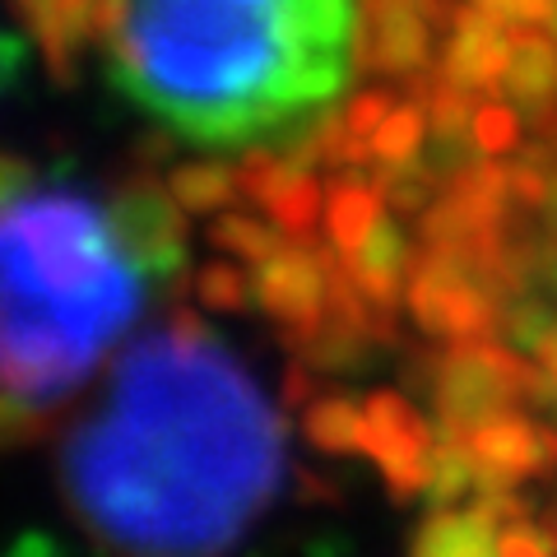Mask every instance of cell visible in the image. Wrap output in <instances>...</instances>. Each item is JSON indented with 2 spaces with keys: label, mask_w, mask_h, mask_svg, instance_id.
<instances>
[{
  "label": "cell",
  "mask_w": 557,
  "mask_h": 557,
  "mask_svg": "<svg viewBox=\"0 0 557 557\" xmlns=\"http://www.w3.org/2000/svg\"><path fill=\"white\" fill-rule=\"evenodd\" d=\"M65 497L116 557H223L284 479V423L196 317L145 335L70 432Z\"/></svg>",
  "instance_id": "obj_1"
},
{
  "label": "cell",
  "mask_w": 557,
  "mask_h": 557,
  "mask_svg": "<svg viewBox=\"0 0 557 557\" xmlns=\"http://www.w3.org/2000/svg\"><path fill=\"white\" fill-rule=\"evenodd\" d=\"M182 265L168 186L102 190L0 159V446L75 395Z\"/></svg>",
  "instance_id": "obj_2"
},
{
  "label": "cell",
  "mask_w": 557,
  "mask_h": 557,
  "mask_svg": "<svg viewBox=\"0 0 557 557\" xmlns=\"http://www.w3.org/2000/svg\"><path fill=\"white\" fill-rule=\"evenodd\" d=\"M358 0H102L94 47L135 112L237 153L311 131L348 89Z\"/></svg>",
  "instance_id": "obj_3"
},
{
  "label": "cell",
  "mask_w": 557,
  "mask_h": 557,
  "mask_svg": "<svg viewBox=\"0 0 557 557\" xmlns=\"http://www.w3.org/2000/svg\"><path fill=\"white\" fill-rule=\"evenodd\" d=\"M534 372L520 368V358L493 344H460L437 368V413L446 437H465L502 413H516L520 399H530Z\"/></svg>",
  "instance_id": "obj_4"
},
{
  "label": "cell",
  "mask_w": 557,
  "mask_h": 557,
  "mask_svg": "<svg viewBox=\"0 0 557 557\" xmlns=\"http://www.w3.org/2000/svg\"><path fill=\"white\" fill-rule=\"evenodd\" d=\"M335 251V247H330ZM321 247H311L307 237H288L274 256H265L251 274L256 288V307L270 321H278L288 335H311L330 311H335L339 293H344V265L339 256H330Z\"/></svg>",
  "instance_id": "obj_5"
},
{
  "label": "cell",
  "mask_w": 557,
  "mask_h": 557,
  "mask_svg": "<svg viewBox=\"0 0 557 557\" xmlns=\"http://www.w3.org/2000/svg\"><path fill=\"white\" fill-rule=\"evenodd\" d=\"M446 28L450 14L442 0H368L358 51L376 75H428V65L442 57Z\"/></svg>",
  "instance_id": "obj_6"
},
{
  "label": "cell",
  "mask_w": 557,
  "mask_h": 557,
  "mask_svg": "<svg viewBox=\"0 0 557 557\" xmlns=\"http://www.w3.org/2000/svg\"><path fill=\"white\" fill-rule=\"evenodd\" d=\"M362 418H368V432H362V456L376 460V469L386 474V483H395L399 493H418L432 479V460H437V442H432L428 423L418 418L413 405H405L399 395H372L362 399Z\"/></svg>",
  "instance_id": "obj_7"
},
{
  "label": "cell",
  "mask_w": 557,
  "mask_h": 557,
  "mask_svg": "<svg viewBox=\"0 0 557 557\" xmlns=\"http://www.w3.org/2000/svg\"><path fill=\"white\" fill-rule=\"evenodd\" d=\"M465 450L469 460H474L479 469V483L493 487V493H502V487H511L520 479H534L544 474V469L553 465L557 456V437L548 428L530 423L525 413H502L493 418V423H483L474 432H465Z\"/></svg>",
  "instance_id": "obj_8"
},
{
  "label": "cell",
  "mask_w": 557,
  "mask_h": 557,
  "mask_svg": "<svg viewBox=\"0 0 557 557\" xmlns=\"http://www.w3.org/2000/svg\"><path fill=\"white\" fill-rule=\"evenodd\" d=\"M502 511H507V502L487 497L483 507L428 516L413 534L409 557H502L497 553V539H502L497 516Z\"/></svg>",
  "instance_id": "obj_9"
},
{
  "label": "cell",
  "mask_w": 557,
  "mask_h": 557,
  "mask_svg": "<svg viewBox=\"0 0 557 557\" xmlns=\"http://www.w3.org/2000/svg\"><path fill=\"white\" fill-rule=\"evenodd\" d=\"M497 94H507V108L516 116L557 112V42L548 33H516Z\"/></svg>",
  "instance_id": "obj_10"
},
{
  "label": "cell",
  "mask_w": 557,
  "mask_h": 557,
  "mask_svg": "<svg viewBox=\"0 0 557 557\" xmlns=\"http://www.w3.org/2000/svg\"><path fill=\"white\" fill-rule=\"evenodd\" d=\"M168 190L177 196L186 214H219L228 200L242 196V168H223V163H186L168 177Z\"/></svg>",
  "instance_id": "obj_11"
},
{
  "label": "cell",
  "mask_w": 557,
  "mask_h": 557,
  "mask_svg": "<svg viewBox=\"0 0 557 557\" xmlns=\"http://www.w3.org/2000/svg\"><path fill=\"white\" fill-rule=\"evenodd\" d=\"M307 437L321 450H362V432H368V418H362V399H325V405L307 409Z\"/></svg>",
  "instance_id": "obj_12"
},
{
  "label": "cell",
  "mask_w": 557,
  "mask_h": 557,
  "mask_svg": "<svg viewBox=\"0 0 557 557\" xmlns=\"http://www.w3.org/2000/svg\"><path fill=\"white\" fill-rule=\"evenodd\" d=\"M200 298L209 302V307H247V298H256V288H251V274L242 270V260H233V256H223V265H209L205 274H200Z\"/></svg>",
  "instance_id": "obj_13"
},
{
  "label": "cell",
  "mask_w": 557,
  "mask_h": 557,
  "mask_svg": "<svg viewBox=\"0 0 557 557\" xmlns=\"http://www.w3.org/2000/svg\"><path fill=\"white\" fill-rule=\"evenodd\" d=\"M502 557H557V530H539L534 520H511L497 539Z\"/></svg>",
  "instance_id": "obj_14"
},
{
  "label": "cell",
  "mask_w": 557,
  "mask_h": 557,
  "mask_svg": "<svg viewBox=\"0 0 557 557\" xmlns=\"http://www.w3.org/2000/svg\"><path fill=\"white\" fill-rule=\"evenodd\" d=\"M20 65H24V51L14 47L10 38H0V89H5V84L20 75Z\"/></svg>",
  "instance_id": "obj_15"
}]
</instances>
